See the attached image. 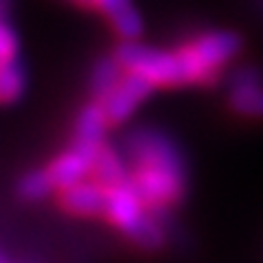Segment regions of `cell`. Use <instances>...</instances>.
Masks as SVG:
<instances>
[{"label": "cell", "mask_w": 263, "mask_h": 263, "mask_svg": "<svg viewBox=\"0 0 263 263\" xmlns=\"http://www.w3.org/2000/svg\"><path fill=\"white\" fill-rule=\"evenodd\" d=\"M154 88L156 84L152 79H147L145 75H138V72L125 70V75L112 88V92L99 103L103 105L110 123H125L138 110V105L152 95Z\"/></svg>", "instance_id": "4"}, {"label": "cell", "mask_w": 263, "mask_h": 263, "mask_svg": "<svg viewBox=\"0 0 263 263\" xmlns=\"http://www.w3.org/2000/svg\"><path fill=\"white\" fill-rule=\"evenodd\" d=\"M117 60L125 70L145 75L156 86H184L193 81L209 84L215 79L195 57L191 44L178 51H160L136 40H125L117 48Z\"/></svg>", "instance_id": "2"}, {"label": "cell", "mask_w": 263, "mask_h": 263, "mask_svg": "<svg viewBox=\"0 0 263 263\" xmlns=\"http://www.w3.org/2000/svg\"><path fill=\"white\" fill-rule=\"evenodd\" d=\"M239 46H241L239 37L228 31H213V33H206V35H200L191 42L195 57L213 77L217 75V70L221 66L239 53Z\"/></svg>", "instance_id": "7"}, {"label": "cell", "mask_w": 263, "mask_h": 263, "mask_svg": "<svg viewBox=\"0 0 263 263\" xmlns=\"http://www.w3.org/2000/svg\"><path fill=\"white\" fill-rule=\"evenodd\" d=\"M101 145H86V143H77L66 149L64 154H60L57 158L46 167V174L51 178L53 189L62 191V189L81 182V180L90 178V171H92V158L97 149Z\"/></svg>", "instance_id": "5"}, {"label": "cell", "mask_w": 263, "mask_h": 263, "mask_svg": "<svg viewBox=\"0 0 263 263\" xmlns=\"http://www.w3.org/2000/svg\"><path fill=\"white\" fill-rule=\"evenodd\" d=\"M95 7L105 13V18L123 40H136L143 33L141 13L134 9L132 0H95Z\"/></svg>", "instance_id": "9"}, {"label": "cell", "mask_w": 263, "mask_h": 263, "mask_svg": "<svg viewBox=\"0 0 263 263\" xmlns=\"http://www.w3.org/2000/svg\"><path fill=\"white\" fill-rule=\"evenodd\" d=\"M90 178L97 180L99 184H103L105 189H112L117 184H123L129 180V171L125 167V162L121 160V156L108 145H101L92 158V171Z\"/></svg>", "instance_id": "10"}, {"label": "cell", "mask_w": 263, "mask_h": 263, "mask_svg": "<svg viewBox=\"0 0 263 263\" xmlns=\"http://www.w3.org/2000/svg\"><path fill=\"white\" fill-rule=\"evenodd\" d=\"M105 200H108V189L99 184L97 180L86 178L81 182H75L60 191V204L70 215L79 217H95L105 211Z\"/></svg>", "instance_id": "6"}, {"label": "cell", "mask_w": 263, "mask_h": 263, "mask_svg": "<svg viewBox=\"0 0 263 263\" xmlns=\"http://www.w3.org/2000/svg\"><path fill=\"white\" fill-rule=\"evenodd\" d=\"M24 92V72L15 60L0 64V103L18 101Z\"/></svg>", "instance_id": "13"}, {"label": "cell", "mask_w": 263, "mask_h": 263, "mask_svg": "<svg viewBox=\"0 0 263 263\" xmlns=\"http://www.w3.org/2000/svg\"><path fill=\"white\" fill-rule=\"evenodd\" d=\"M123 75H125V68L121 66L117 57H114V60L97 62L92 77H90V88H92V95L97 101H103V99L112 92V88L121 81Z\"/></svg>", "instance_id": "12"}, {"label": "cell", "mask_w": 263, "mask_h": 263, "mask_svg": "<svg viewBox=\"0 0 263 263\" xmlns=\"http://www.w3.org/2000/svg\"><path fill=\"white\" fill-rule=\"evenodd\" d=\"M230 105L241 117L263 119V81L254 68L237 70L230 79Z\"/></svg>", "instance_id": "8"}, {"label": "cell", "mask_w": 263, "mask_h": 263, "mask_svg": "<svg viewBox=\"0 0 263 263\" xmlns=\"http://www.w3.org/2000/svg\"><path fill=\"white\" fill-rule=\"evenodd\" d=\"M79 3H84V5H95V0H79Z\"/></svg>", "instance_id": "17"}, {"label": "cell", "mask_w": 263, "mask_h": 263, "mask_svg": "<svg viewBox=\"0 0 263 263\" xmlns=\"http://www.w3.org/2000/svg\"><path fill=\"white\" fill-rule=\"evenodd\" d=\"M15 53H18V37L9 24L0 18V64L15 60Z\"/></svg>", "instance_id": "15"}, {"label": "cell", "mask_w": 263, "mask_h": 263, "mask_svg": "<svg viewBox=\"0 0 263 263\" xmlns=\"http://www.w3.org/2000/svg\"><path fill=\"white\" fill-rule=\"evenodd\" d=\"M103 217L112 226L123 230L134 243L143 248H160L164 239V228L160 224V215H156L145 206L143 197L138 195L134 184L123 182L108 189Z\"/></svg>", "instance_id": "3"}, {"label": "cell", "mask_w": 263, "mask_h": 263, "mask_svg": "<svg viewBox=\"0 0 263 263\" xmlns=\"http://www.w3.org/2000/svg\"><path fill=\"white\" fill-rule=\"evenodd\" d=\"M5 11H7V0H0V18L5 15Z\"/></svg>", "instance_id": "16"}, {"label": "cell", "mask_w": 263, "mask_h": 263, "mask_svg": "<svg viewBox=\"0 0 263 263\" xmlns=\"http://www.w3.org/2000/svg\"><path fill=\"white\" fill-rule=\"evenodd\" d=\"M53 191V182L48 178L46 169L44 171H31L20 180V195L29 202H35V200H42L48 193Z\"/></svg>", "instance_id": "14"}, {"label": "cell", "mask_w": 263, "mask_h": 263, "mask_svg": "<svg viewBox=\"0 0 263 263\" xmlns=\"http://www.w3.org/2000/svg\"><path fill=\"white\" fill-rule=\"evenodd\" d=\"M129 182L145 206L156 215L182 200L186 189L184 162L176 143L154 127L134 129L127 136Z\"/></svg>", "instance_id": "1"}, {"label": "cell", "mask_w": 263, "mask_h": 263, "mask_svg": "<svg viewBox=\"0 0 263 263\" xmlns=\"http://www.w3.org/2000/svg\"><path fill=\"white\" fill-rule=\"evenodd\" d=\"M108 114H105L103 105L95 101L86 105L77 117V125H75V141L77 143H86V145H103V136H105V127H108Z\"/></svg>", "instance_id": "11"}]
</instances>
